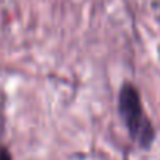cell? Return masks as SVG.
<instances>
[{"label": "cell", "mask_w": 160, "mask_h": 160, "mask_svg": "<svg viewBox=\"0 0 160 160\" xmlns=\"http://www.w3.org/2000/svg\"><path fill=\"white\" fill-rule=\"evenodd\" d=\"M119 110H121V116H122L127 129L130 130L132 137L135 140H138L143 146H149L154 138V130H152L151 122L143 115L140 94L135 87L126 83L121 88Z\"/></svg>", "instance_id": "cell-1"}, {"label": "cell", "mask_w": 160, "mask_h": 160, "mask_svg": "<svg viewBox=\"0 0 160 160\" xmlns=\"http://www.w3.org/2000/svg\"><path fill=\"white\" fill-rule=\"evenodd\" d=\"M0 160H11V155L5 148H0Z\"/></svg>", "instance_id": "cell-2"}]
</instances>
